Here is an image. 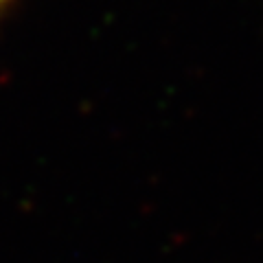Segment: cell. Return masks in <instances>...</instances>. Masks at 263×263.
Returning <instances> with one entry per match:
<instances>
[{
	"label": "cell",
	"instance_id": "1",
	"mask_svg": "<svg viewBox=\"0 0 263 263\" xmlns=\"http://www.w3.org/2000/svg\"><path fill=\"white\" fill-rule=\"evenodd\" d=\"M9 3H11V0H0V11H3V9H5V7H7V5H9Z\"/></svg>",
	"mask_w": 263,
	"mask_h": 263
}]
</instances>
